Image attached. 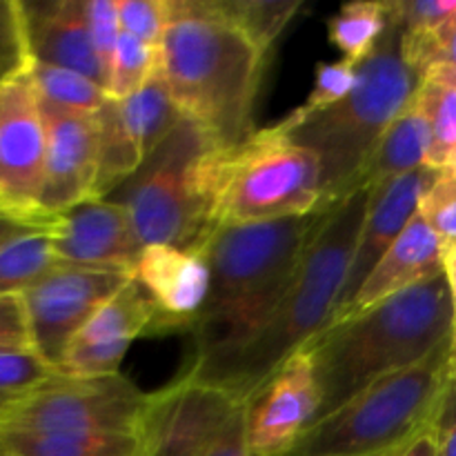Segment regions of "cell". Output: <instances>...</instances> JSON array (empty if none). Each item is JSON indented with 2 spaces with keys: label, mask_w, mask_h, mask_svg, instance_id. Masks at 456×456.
<instances>
[{
  "label": "cell",
  "mask_w": 456,
  "mask_h": 456,
  "mask_svg": "<svg viewBox=\"0 0 456 456\" xmlns=\"http://www.w3.org/2000/svg\"><path fill=\"white\" fill-rule=\"evenodd\" d=\"M120 31L159 49L167 25V0H114Z\"/></svg>",
  "instance_id": "34"
},
{
  "label": "cell",
  "mask_w": 456,
  "mask_h": 456,
  "mask_svg": "<svg viewBox=\"0 0 456 456\" xmlns=\"http://www.w3.org/2000/svg\"><path fill=\"white\" fill-rule=\"evenodd\" d=\"M127 134L145 159L178 123L183 114L174 105L167 87L159 74L151 76L132 96L116 101Z\"/></svg>",
  "instance_id": "23"
},
{
  "label": "cell",
  "mask_w": 456,
  "mask_h": 456,
  "mask_svg": "<svg viewBox=\"0 0 456 456\" xmlns=\"http://www.w3.org/2000/svg\"><path fill=\"white\" fill-rule=\"evenodd\" d=\"M0 347L3 350H29L20 297H0Z\"/></svg>",
  "instance_id": "37"
},
{
  "label": "cell",
  "mask_w": 456,
  "mask_h": 456,
  "mask_svg": "<svg viewBox=\"0 0 456 456\" xmlns=\"http://www.w3.org/2000/svg\"><path fill=\"white\" fill-rule=\"evenodd\" d=\"M401 22L390 12L377 45L356 62L350 92L332 107L297 123L274 127L316 156L321 167V203L330 208L359 187L361 172L401 110L412 101L419 76L401 49Z\"/></svg>",
  "instance_id": "5"
},
{
  "label": "cell",
  "mask_w": 456,
  "mask_h": 456,
  "mask_svg": "<svg viewBox=\"0 0 456 456\" xmlns=\"http://www.w3.org/2000/svg\"><path fill=\"white\" fill-rule=\"evenodd\" d=\"M319 405L314 368L310 356L298 350L245 401L249 456L288 454L316 421Z\"/></svg>",
  "instance_id": "13"
},
{
  "label": "cell",
  "mask_w": 456,
  "mask_h": 456,
  "mask_svg": "<svg viewBox=\"0 0 456 456\" xmlns=\"http://www.w3.org/2000/svg\"><path fill=\"white\" fill-rule=\"evenodd\" d=\"M396 456H436V448H435V436H432L430 428L423 430L421 435L414 436L403 450H401Z\"/></svg>",
  "instance_id": "40"
},
{
  "label": "cell",
  "mask_w": 456,
  "mask_h": 456,
  "mask_svg": "<svg viewBox=\"0 0 456 456\" xmlns=\"http://www.w3.org/2000/svg\"><path fill=\"white\" fill-rule=\"evenodd\" d=\"M159 316L138 283L129 279L76 332L56 372L69 377H107L118 372L129 346L156 334Z\"/></svg>",
  "instance_id": "14"
},
{
  "label": "cell",
  "mask_w": 456,
  "mask_h": 456,
  "mask_svg": "<svg viewBox=\"0 0 456 456\" xmlns=\"http://www.w3.org/2000/svg\"><path fill=\"white\" fill-rule=\"evenodd\" d=\"M141 456H249L245 401L183 374L150 395Z\"/></svg>",
  "instance_id": "10"
},
{
  "label": "cell",
  "mask_w": 456,
  "mask_h": 456,
  "mask_svg": "<svg viewBox=\"0 0 456 456\" xmlns=\"http://www.w3.org/2000/svg\"><path fill=\"white\" fill-rule=\"evenodd\" d=\"M0 445L20 456H141V435L0 432Z\"/></svg>",
  "instance_id": "24"
},
{
  "label": "cell",
  "mask_w": 456,
  "mask_h": 456,
  "mask_svg": "<svg viewBox=\"0 0 456 456\" xmlns=\"http://www.w3.org/2000/svg\"><path fill=\"white\" fill-rule=\"evenodd\" d=\"M0 350H3V347H0Z\"/></svg>",
  "instance_id": "42"
},
{
  "label": "cell",
  "mask_w": 456,
  "mask_h": 456,
  "mask_svg": "<svg viewBox=\"0 0 456 456\" xmlns=\"http://www.w3.org/2000/svg\"><path fill=\"white\" fill-rule=\"evenodd\" d=\"M45 129V176L40 214L58 216L94 199L96 183V120L38 102Z\"/></svg>",
  "instance_id": "16"
},
{
  "label": "cell",
  "mask_w": 456,
  "mask_h": 456,
  "mask_svg": "<svg viewBox=\"0 0 456 456\" xmlns=\"http://www.w3.org/2000/svg\"><path fill=\"white\" fill-rule=\"evenodd\" d=\"M372 187L325 208L303 248L288 289L239 343L191 361L187 377L248 401L285 361L332 321Z\"/></svg>",
  "instance_id": "1"
},
{
  "label": "cell",
  "mask_w": 456,
  "mask_h": 456,
  "mask_svg": "<svg viewBox=\"0 0 456 456\" xmlns=\"http://www.w3.org/2000/svg\"><path fill=\"white\" fill-rule=\"evenodd\" d=\"M31 62L71 69L105 89L85 0H18ZM107 94V92H105Z\"/></svg>",
  "instance_id": "19"
},
{
  "label": "cell",
  "mask_w": 456,
  "mask_h": 456,
  "mask_svg": "<svg viewBox=\"0 0 456 456\" xmlns=\"http://www.w3.org/2000/svg\"><path fill=\"white\" fill-rule=\"evenodd\" d=\"M454 337V283L445 272L325 325L301 347L321 392L316 421L386 374Z\"/></svg>",
  "instance_id": "3"
},
{
  "label": "cell",
  "mask_w": 456,
  "mask_h": 456,
  "mask_svg": "<svg viewBox=\"0 0 456 456\" xmlns=\"http://www.w3.org/2000/svg\"><path fill=\"white\" fill-rule=\"evenodd\" d=\"M435 436L436 456H456V421H454V390L445 396L439 414L430 426Z\"/></svg>",
  "instance_id": "38"
},
{
  "label": "cell",
  "mask_w": 456,
  "mask_h": 456,
  "mask_svg": "<svg viewBox=\"0 0 456 456\" xmlns=\"http://www.w3.org/2000/svg\"><path fill=\"white\" fill-rule=\"evenodd\" d=\"M49 374L31 350H0V423Z\"/></svg>",
  "instance_id": "31"
},
{
  "label": "cell",
  "mask_w": 456,
  "mask_h": 456,
  "mask_svg": "<svg viewBox=\"0 0 456 456\" xmlns=\"http://www.w3.org/2000/svg\"><path fill=\"white\" fill-rule=\"evenodd\" d=\"M150 395L120 372L107 377L52 372L7 414L0 432L141 435Z\"/></svg>",
  "instance_id": "9"
},
{
  "label": "cell",
  "mask_w": 456,
  "mask_h": 456,
  "mask_svg": "<svg viewBox=\"0 0 456 456\" xmlns=\"http://www.w3.org/2000/svg\"><path fill=\"white\" fill-rule=\"evenodd\" d=\"M56 263L132 274L138 245L127 212L111 199H87L58 214L49 227Z\"/></svg>",
  "instance_id": "15"
},
{
  "label": "cell",
  "mask_w": 456,
  "mask_h": 456,
  "mask_svg": "<svg viewBox=\"0 0 456 456\" xmlns=\"http://www.w3.org/2000/svg\"><path fill=\"white\" fill-rule=\"evenodd\" d=\"M428 145H430V136H428L426 118H423L417 98L412 96V101L396 114V118L374 147L372 156L361 172L359 187H377L392 178L426 167Z\"/></svg>",
  "instance_id": "21"
},
{
  "label": "cell",
  "mask_w": 456,
  "mask_h": 456,
  "mask_svg": "<svg viewBox=\"0 0 456 456\" xmlns=\"http://www.w3.org/2000/svg\"><path fill=\"white\" fill-rule=\"evenodd\" d=\"M390 12L399 18L403 29H439L456 18L454 0H390Z\"/></svg>",
  "instance_id": "36"
},
{
  "label": "cell",
  "mask_w": 456,
  "mask_h": 456,
  "mask_svg": "<svg viewBox=\"0 0 456 456\" xmlns=\"http://www.w3.org/2000/svg\"><path fill=\"white\" fill-rule=\"evenodd\" d=\"M49 227L27 232L0 248V297H20L56 267Z\"/></svg>",
  "instance_id": "25"
},
{
  "label": "cell",
  "mask_w": 456,
  "mask_h": 456,
  "mask_svg": "<svg viewBox=\"0 0 456 456\" xmlns=\"http://www.w3.org/2000/svg\"><path fill=\"white\" fill-rule=\"evenodd\" d=\"M29 62L20 3L0 0V85L25 74L29 69Z\"/></svg>",
  "instance_id": "33"
},
{
  "label": "cell",
  "mask_w": 456,
  "mask_h": 456,
  "mask_svg": "<svg viewBox=\"0 0 456 456\" xmlns=\"http://www.w3.org/2000/svg\"><path fill=\"white\" fill-rule=\"evenodd\" d=\"M212 9L267 56L285 27L301 9V0H209Z\"/></svg>",
  "instance_id": "26"
},
{
  "label": "cell",
  "mask_w": 456,
  "mask_h": 456,
  "mask_svg": "<svg viewBox=\"0 0 456 456\" xmlns=\"http://www.w3.org/2000/svg\"><path fill=\"white\" fill-rule=\"evenodd\" d=\"M221 150L194 123H181L111 194L127 212L141 248L169 245L200 254L216 232ZM110 194V196H111Z\"/></svg>",
  "instance_id": "6"
},
{
  "label": "cell",
  "mask_w": 456,
  "mask_h": 456,
  "mask_svg": "<svg viewBox=\"0 0 456 456\" xmlns=\"http://www.w3.org/2000/svg\"><path fill=\"white\" fill-rule=\"evenodd\" d=\"M154 74H159V49L120 31L107 69V96L114 101L132 96Z\"/></svg>",
  "instance_id": "30"
},
{
  "label": "cell",
  "mask_w": 456,
  "mask_h": 456,
  "mask_svg": "<svg viewBox=\"0 0 456 456\" xmlns=\"http://www.w3.org/2000/svg\"><path fill=\"white\" fill-rule=\"evenodd\" d=\"M27 74L34 85L38 102L62 111H71V114H96L102 102L110 98L101 85L71 69H62V67L29 62Z\"/></svg>",
  "instance_id": "27"
},
{
  "label": "cell",
  "mask_w": 456,
  "mask_h": 456,
  "mask_svg": "<svg viewBox=\"0 0 456 456\" xmlns=\"http://www.w3.org/2000/svg\"><path fill=\"white\" fill-rule=\"evenodd\" d=\"M0 456H20V454L12 452V450H7V448H3V445H0Z\"/></svg>",
  "instance_id": "41"
},
{
  "label": "cell",
  "mask_w": 456,
  "mask_h": 456,
  "mask_svg": "<svg viewBox=\"0 0 456 456\" xmlns=\"http://www.w3.org/2000/svg\"><path fill=\"white\" fill-rule=\"evenodd\" d=\"M129 279L132 274L125 272L56 263L49 274L20 294L29 350L56 372L76 332Z\"/></svg>",
  "instance_id": "11"
},
{
  "label": "cell",
  "mask_w": 456,
  "mask_h": 456,
  "mask_svg": "<svg viewBox=\"0 0 456 456\" xmlns=\"http://www.w3.org/2000/svg\"><path fill=\"white\" fill-rule=\"evenodd\" d=\"M428 125L426 167L441 172L456 167V65L428 74L414 92Z\"/></svg>",
  "instance_id": "22"
},
{
  "label": "cell",
  "mask_w": 456,
  "mask_h": 456,
  "mask_svg": "<svg viewBox=\"0 0 456 456\" xmlns=\"http://www.w3.org/2000/svg\"><path fill=\"white\" fill-rule=\"evenodd\" d=\"M132 279L154 305L156 334L190 332L209 292V270L200 254L147 245L138 252Z\"/></svg>",
  "instance_id": "17"
},
{
  "label": "cell",
  "mask_w": 456,
  "mask_h": 456,
  "mask_svg": "<svg viewBox=\"0 0 456 456\" xmlns=\"http://www.w3.org/2000/svg\"><path fill=\"white\" fill-rule=\"evenodd\" d=\"M435 174L436 172L428 167H419L414 172L372 187L368 209H365L363 223H361L359 236H356L354 252H352L350 265H347L341 301H338L332 321H337L343 314V310L350 305L374 263L386 254V249L395 243L396 236L408 225L410 218L417 214L419 199H421L423 190L430 185Z\"/></svg>",
  "instance_id": "18"
},
{
  "label": "cell",
  "mask_w": 456,
  "mask_h": 456,
  "mask_svg": "<svg viewBox=\"0 0 456 456\" xmlns=\"http://www.w3.org/2000/svg\"><path fill=\"white\" fill-rule=\"evenodd\" d=\"M319 209H325L319 160L274 125L256 129L243 145L227 151L216 208L218 227L281 221Z\"/></svg>",
  "instance_id": "8"
},
{
  "label": "cell",
  "mask_w": 456,
  "mask_h": 456,
  "mask_svg": "<svg viewBox=\"0 0 456 456\" xmlns=\"http://www.w3.org/2000/svg\"><path fill=\"white\" fill-rule=\"evenodd\" d=\"M354 80L356 65H352V62L343 61V58L337 62H319L310 96L303 101L301 107L289 111L281 123H297V120L305 118V116L328 110V107H332L334 102H338L350 92Z\"/></svg>",
  "instance_id": "32"
},
{
  "label": "cell",
  "mask_w": 456,
  "mask_h": 456,
  "mask_svg": "<svg viewBox=\"0 0 456 456\" xmlns=\"http://www.w3.org/2000/svg\"><path fill=\"white\" fill-rule=\"evenodd\" d=\"M417 214L439 240L444 252L445 274L454 283L456 258V167L435 174L417 203Z\"/></svg>",
  "instance_id": "29"
},
{
  "label": "cell",
  "mask_w": 456,
  "mask_h": 456,
  "mask_svg": "<svg viewBox=\"0 0 456 456\" xmlns=\"http://www.w3.org/2000/svg\"><path fill=\"white\" fill-rule=\"evenodd\" d=\"M265 53L216 13L209 0H167L159 76L174 105L232 151L254 136V107Z\"/></svg>",
  "instance_id": "2"
},
{
  "label": "cell",
  "mask_w": 456,
  "mask_h": 456,
  "mask_svg": "<svg viewBox=\"0 0 456 456\" xmlns=\"http://www.w3.org/2000/svg\"><path fill=\"white\" fill-rule=\"evenodd\" d=\"M387 22V3H346L328 20L330 43L343 53V61L356 65L377 45Z\"/></svg>",
  "instance_id": "28"
},
{
  "label": "cell",
  "mask_w": 456,
  "mask_h": 456,
  "mask_svg": "<svg viewBox=\"0 0 456 456\" xmlns=\"http://www.w3.org/2000/svg\"><path fill=\"white\" fill-rule=\"evenodd\" d=\"M45 176V129L29 74L0 85V212L27 221L40 214Z\"/></svg>",
  "instance_id": "12"
},
{
  "label": "cell",
  "mask_w": 456,
  "mask_h": 456,
  "mask_svg": "<svg viewBox=\"0 0 456 456\" xmlns=\"http://www.w3.org/2000/svg\"><path fill=\"white\" fill-rule=\"evenodd\" d=\"M85 13H87L89 36H92L94 52H96L98 65L107 83V69H110L111 53L120 36L118 13H116L114 0H85Z\"/></svg>",
  "instance_id": "35"
},
{
  "label": "cell",
  "mask_w": 456,
  "mask_h": 456,
  "mask_svg": "<svg viewBox=\"0 0 456 456\" xmlns=\"http://www.w3.org/2000/svg\"><path fill=\"white\" fill-rule=\"evenodd\" d=\"M454 390V337L386 374L312 423L285 456H396L432 426Z\"/></svg>",
  "instance_id": "7"
},
{
  "label": "cell",
  "mask_w": 456,
  "mask_h": 456,
  "mask_svg": "<svg viewBox=\"0 0 456 456\" xmlns=\"http://www.w3.org/2000/svg\"><path fill=\"white\" fill-rule=\"evenodd\" d=\"M321 212L216 227L203 248L209 292L191 321L194 359L248 337L288 289Z\"/></svg>",
  "instance_id": "4"
},
{
  "label": "cell",
  "mask_w": 456,
  "mask_h": 456,
  "mask_svg": "<svg viewBox=\"0 0 456 456\" xmlns=\"http://www.w3.org/2000/svg\"><path fill=\"white\" fill-rule=\"evenodd\" d=\"M52 223L53 218L52 221H27V218H18V216H12V214L0 212V248H4L9 240L27 234V232L40 230V227H49Z\"/></svg>",
  "instance_id": "39"
},
{
  "label": "cell",
  "mask_w": 456,
  "mask_h": 456,
  "mask_svg": "<svg viewBox=\"0 0 456 456\" xmlns=\"http://www.w3.org/2000/svg\"><path fill=\"white\" fill-rule=\"evenodd\" d=\"M439 272H445L439 240L428 230L426 223L419 218V214H414L408 225L403 227V232L396 236L395 243L374 263L370 274L361 283L359 292L354 294L350 305L343 310L338 319L365 310L379 301H386V298L395 297V294L403 292L412 285L423 283Z\"/></svg>",
  "instance_id": "20"
}]
</instances>
